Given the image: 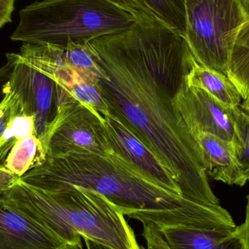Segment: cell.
<instances>
[{
  "mask_svg": "<svg viewBox=\"0 0 249 249\" xmlns=\"http://www.w3.org/2000/svg\"><path fill=\"white\" fill-rule=\"evenodd\" d=\"M185 37L200 65L227 74L237 35L248 20L244 0H185Z\"/></svg>",
  "mask_w": 249,
  "mask_h": 249,
  "instance_id": "5",
  "label": "cell"
},
{
  "mask_svg": "<svg viewBox=\"0 0 249 249\" xmlns=\"http://www.w3.org/2000/svg\"><path fill=\"white\" fill-rule=\"evenodd\" d=\"M56 90L61 97L77 101L102 116L109 113V107L104 98L98 74L80 71L75 79L65 87L56 86Z\"/></svg>",
  "mask_w": 249,
  "mask_h": 249,
  "instance_id": "14",
  "label": "cell"
},
{
  "mask_svg": "<svg viewBox=\"0 0 249 249\" xmlns=\"http://www.w3.org/2000/svg\"><path fill=\"white\" fill-rule=\"evenodd\" d=\"M33 134L36 135L33 116L20 113L15 117L0 140V166L4 165L9 152L18 139Z\"/></svg>",
  "mask_w": 249,
  "mask_h": 249,
  "instance_id": "19",
  "label": "cell"
},
{
  "mask_svg": "<svg viewBox=\"0 0 249 249\" xmlns=\"http://www.w3.org/2000/svg\"><path fill=\"white\" fill-rule=\"evenodd\" d=\"M6 57L9 78L3 88L18 95L23 114L34 117L36 136L43 143L56 112L55 83L20 59L18 53H7Z\"/></svg>",
  "mask_w": 249,
  "mask_h": 249,
  "instance_id": "7",
  "label": "cell"
},
{
  "mask_svg": "<svg viewBox=\"0 0 249 249\" xmlns=\"http://www.w3.org/2000/svg\"><path fill=\"white\" fill-rule=\"evenodd\" d=\"M133 14L137 19L158 18L144 0H106ZM160 20V19H159Z\"/></svg>",
  "mask_w": 249,
  "mask_h": 249,
  "instance_id": "21",
  "label": "cell"
},
{
  "mask_svg": "<svg viewBox=\"0 0 249 249\" xmlns=\"http://www.w3.org/2000/svg\"><path fill=\"white\" fill-rule=\"evenodd\" d=\"M226 75L243 102L249 99V17L237 35Z\"/></svg>",
  "mask_w": 249,
  "mask_h": 249,
  "instance_id": "16",
  "label": "cell"
},
{
  "mask_svg": "<svg viewBox=\"0 0 249 249\" xmlns=\"http://www.w3.org/2000/svg\"><path fill=\"white\" fill-rule=\"evenodd\" d=\"M192 134L200 147L207 175L228 185L243 187L247 184L231 143L208 133Z\"/></svg>",
  "mask_w": 249,
  "mask_h": 249,
  "instance_id": "11",
  "label": "cell"
},
{
  "mask_svg": "<svg viewBox=\"0 0 249 249\" xmlns=\"http://www.w3.org/2000/svg\"><path fill=\"white\" fill-rule=\"evenodd\" d=\"M20 179L42 190L72 184L94 190L124 216L142 225L216 229L231 222V213L220 204H208L174 193L115 153L47 156L43 164Z\"/></svg>",
  "mask_w": 249,
  "mask_h": 249,
  "instance_id": "2",
  "label": "cell"
},
{
  "mask_svg": "<svg viewBox=\"0 0 249 249\" xmlns=\"http://www.w3.org/2000/svg\"><path fill=\"white\" fill-rule=\"evenodd\" d=\"M3 97L0 102V140L15 117L23 113L20 99L15 92L2 88Z\"/></svg>",
  "mask_w": 249,
  "mask_h": 249,
  "instance_id": "20",
  "label": "cell"
},
{
  "mask_svg": "<svg viewBox=\"0 0 249 249\" xmlns=\"http://www.w3.org/2000/svg\"><path fill=\"white\" fill-rule=\"evenodd\" d=\"M66 244L0 196V249H61Z\"/></svg>",
  "mask_w": 249,
  "mask_h": 249,
  "instance_id": "9",
  "label": "cell"
},
{
  "mask_svg": "<svg viewBox=\"0 0 249 249\" xmlns=\"http://www.w3.org/2000/svg\"><path fill=\"white\" fill-rule=\"evenodd\" d=\"M187 84L205 90L228 107H239L243 102L238 89L226 74L200 65L196 61L187 75Z\"/></svg>",
  "mask_w": 249,
  "mask_h": 249,
  "instance_id": "13",
  "label": "cell"
},
{
  "mask_svg": "<svg viewBox=\"0 0 249 249\" xmlns=\"http://www.w3.org/2000/svg\"><path fill=\"white\" fill-rule=\"evenodd\" d=\"M61 249H83L82 241L73 243V244H67Z\"/></svg>",
  "mask_w": 249,
  "mask_h": 249,
  "instance_id": "27",
  "label": "cell"
},
{
  "mask_svg": "<svg viewBox=\"0 0 249 249\" xmlns=\"http://www.w3.org/2000/svg\"><path fill=\"white\" fill-rule=\"evenodd\" d=\"M236 228L173 227L159 231L171 249H243Z\"/></svg>",
  "mask_w": 249,
  "mask_h": 249,
  "instance_id": "12",
  "label": "cell"
},
{
  "mask_svg": "<svg viewBox=\"0 0 249 249\" xmlns=\"http://www.w3.org/2000/svg\"><path fill=\"white\" fill-rule=\"evenodd\" d=\"M84 241L87 249H115L107 247V246L104 245V244L95 242V241H91V240L84 239Z\"/></svg>",
  "mask_w": 249,
  "mask_h": 249,
  "instance_id": "26",
  "label": "cell"
},
{
  "mask_svg": "<svg viewBox=\"0 0 249 249\" xmlns=\"http://www.w3.org/2000/svg\"><path fill=\"white\" fill-rule=\"evenodd\" d=\"M103 117L114 153L165 188L181 195L178 184L171 174L125 124L110 112Z\"/></svg>",
  "mask_w": 249,
  "mask_h": 249,
  "instance_id": "10",
  "label": "cell"
},
{
  "mask_svg": "<svg viewBox=\"0 0 249 249\" xmlns=\"http://www.w3.org/2000/svg\"><path fill=\"white\" fill-rule=\"evenodd\" d=\"M153 10L157 17L174 29L180 35L185 36V0H144Z\"/></svg>",
  "mask_w": 249,
  "mask_h": 249,
  "instance_id": "18",
  "label": "cell"
},
{
  "mask_svg": "<svg viewBox=\"0 0 249 249\" xmlns=\"http://www.w3.org/2000/svg\"><path fill=\"white\" fill-rule=\"evenodd\" d=\"M19 178H20L4 165L0 166V196H2L9 189L11 188Z\"/></svg>",
  "mask_w": 249,
  "mask_h": 249,
  "instance_id": "23",
  "label": "cell"
},
{
  "mask_svg": "<svg viewBox=\"0 0 249 249\" xmlns=\"http://www.w3.org/2000/svg\"><path fill=\"white\" fill-rule=\"evenodd\" d=\"M247 2L249 3V0H247Z\"/></svg>",
  "mask_w": 249,
  "mask_h": 249,
  "instance_id": "29",
  "label": "cell"
},
{
  "mask_svg": "<svg viewBox=\"0 0 249 249\" xmlns=\"http://www.w3.org/2000/svg\"><path fill=\"white\" fill-rule=\"evenodd\" d=\"M89 44L109 112L155 155L183 196L219 204L200 147L174 105L196 61L185 37L162 20L146 18Z\"/></svg>",
  "mask_w": 249,
  "mask_h": 249,
  "instance_id": "1",
  "label": "cell"
},
{
  "mask_svg": "<svg viewBox=\"0 0 249 249\" xmlns=\"http://www.w3.org/2000/svg\"><path fill=\"white\" fill-rule=\"evenodd\" d=\"M240 107H241V109H242L243 111H244L246 113L249 115V99L242 102Z\"/></svg>",
  "mask_w": 249,
  "mask_h": 249,
  "instance_id": "28",
  "label": "cell"
},
{
  "mask_svg": "<svg viewBox=\"0 0 249 249\" xmlns=\"http://www.w3.org/2000/svg\"><path fill=\"white\" fill-rule=\"evenodd\" d=\"M3 196L67 244L83 238L115 249H141L124 215L94 190L72 184L42 190L19 178Z\"/></svg>",
  "mask_w": 249,
  "mask_h": 249,
  "instance_id": "3",
  "label": "cell"
},
{
  "mask_svg": "<svg viewBox=\"0 0 249 249\" xmlns=\"http://www.w3.org/2000/svg\"><path fill=\"white\" fill-rule=\"evenodd\" d=\"M142 236L146 241V247H141V249H171L161 235L159 228L153 224L143 225Z\"/></svg>",
  "mask_w": 249,
  "mask_h": 249,
  "instance_id": "22",
  "label": "cell"
},
{
  "mask_svg": "<svg viewBox=\"0 0 249 249\" xmlns=\"http://www.w3.org/2000/svg\"><path fill=\"white\" fill-rule=\"evenodd\" d=\"M47 152L43 143L35 134L18 139L10 149L4 166L21 178L31 170L46 160Z\"/></svg>",
  "mask_w": 249,
  "mask_h": 249,
  "instance_id": "15",
  "label": "cell"
},
{
  "mask_svg": "<svg viewBox=\"0 0 249 249\" xmlns=\"http://www.w3.org/2000/svg\"><path fill=\"white\" fill-rule=\"evenodd\" d=\"M48 157L69 153H114L99 112L71 99L57 102V109L43 142Z\"/></svg>",
  "mask_w": 249,
  "mask_h": 249,
  "instance_id": "6",
  "label": "cell"
},
{
  "mask_svg": "<svg viewBox=\"0 0 249 249\" xmlns=\"http://www.w3.org/2000/svg\"><path fill=\"white\" fill-rule=\"evenodd\" d=\"M235 127L234 152L247 181H249V115L241 107L231 108Z\"/></svg>",
  "mask_w": 249,
  "mask_h": 249,
  "instance_id": "17",
  "label": "cell"
},
{
  "mask_svg": "<svg viewBox=\"0 0 249 249\" xmlns=\"http://www.w3.org/2000/svg\"><path fill=\"white\" fill-rule=\"evenodd\" d=\"M137 20L106 0H42L20 10L10 39L23 43H86L126 30Z\"/></svg>",
  "mask_w": 249,
  "mask_h": 249,
  "instance_id": "4",
  "label": "cell"
},
{
  "mask_svg": "<svg viewBox=\"0 0 249 249\" xmlns=\"http://www.w3.org/2000/svg\"><path fill=\"white\" fill-rule=\"evenodd\" d=\"M15 0H0V29L12 21Z\"/></svg>",
  "mask_w": 249,
  "mask_h": 249,
  "instance_id": "25",
  "label": "cell"
},
{
  "mask_svg": "<svg viewBox=\"0 0 249 249\" xmlns=\"http://www.w3.org/2000/svg\"><path fill=\"white\" fill-rule=\"evenodd\" d=\"M174 105L192 133L213 135L232 145L235 127L231 108L205 90L187 84L176 98Z\"/></svg>",
  "mask_w": 249,
  "mask_h": 249,
  "instance_id": "8",
  "label": "cell"
},
{
  "mask_svg": "<svg viewBox=\"0 0 249 249\" xmlns=\"http://www.w3.org/2000/svg\"><path fill=\"white\" fill-rule=\"evenodd\" d=\"M236 233L241 240L243 249H249V195L247 196L245 220L242 225L237 226Z\"/></svg>",
  "mask_w": 249,
  "mask_h": 249,
  "instance_id": "24",
  "label": "cell"
}]
</instances>
